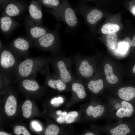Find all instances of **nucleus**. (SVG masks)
Segmentation results:
<instances>
[{"mask_svg": "<svg viewBox=\"0 0 135 135\" xmlns=\"http://www.w3.org/2000/svg\"><path fill=\"white\" fill-rule=\"evenodd\" d=\"M118 46L119 52L122 54L125 53L129 49L128 44L123 42L119 43Z\"/></svg>", "mask_w": 135, "mask_h": 135, "instance_id": "28", "label": "nucleus"}, {"mask_svg": "<svg viewBox=\"0 0 135 135\" xmlns=\"http://www.w3.org/2000/svg\"><path fill=\"white\" fill-rule=\"evenodd\" d=\"M64 99L61 96H60L58 98L55 97L52 98L51 100V104L55 106H58L63 103Z\"/></svg>", "mask_w": 135, "mask_h": 135, "instance_id": "29", "label": "nucleus"}, {"mask_svg": "<svg viewBox=\"0 0 135 135\" xmlns=\"http://www.w3.org/2000/svg\"><path fill=\"white\" fill-rule=\"evenodd\" d=\"M104 110V106L101 105H98L95 107L89 106L86 110V112L88 116L92 115L94 118H96L102 115Z\"/></svg>", "mask_w": 135, "mask_h": 135, "instance_id": "15", "label": "nucleus"}, {"mask_svg": "<svg viewBox=\"0 0 135 135\" xmlns=\"http://www.w3.org/2000/svg\"><path fill=\"white\" fill-rule=\"evenodd\" d=\"M22 8L18 3L13 2H9L6 4L4 8L5 15L10 17L17 16L21 13Z\"/></svg>", "mask_w": 135, "mask_h": 135, "instance_id": "7", "label": "nucleus"}, {"mask_svg": "<svg viewBox=\"0 0 135 135\" xmlns=\"http://www.w3.org/2000/svg\"><path fill=\"white\" fill-rule=\"evenodd\" d=\"M88 87L89 90L95 94H97L102 90L104 87L102 80L99 79L96 80H91L88 84Z\"/></svg>", "mask_w": 135, "mask_h": 135, "instance_id": "17", "label": "nucleus"}, {"mask_svg": "<svg viewBox=\"0 0 135 135\" xmlns=\"http://www.w3.org/2000/svg\"><path fill=\"white\" fill-rule=\"evenodd\" d=\"M31 125L32 128L35 130L38 131H40L42 130V126L37 122L34 121L32 122Z\"/></svg>", "mask_w": 135, "mask_h": 135, "instance_id": "31", "label": "nucleus"}, {"mask_svg": "<svg viewBox=\"0 0 135 135\" xmlns=\"http://www.w3.org/2000/svg\"><path fill=\"white\" fill-rule=\"evenodd\" d=\"M66 59V58L61 57L57 63L60 79L66 84L71 82L72 80V75L68 70L65 62Z\"/></svg>", "mask_w": 135, "mask_h": 135, "instance_id": "4", "label": "nucleus"}, {"mask_svg": "<svg viewBox=\"0 0 135 135\" xmlns=\"http://www.w3.org/2000/svg\"><path fill=\"white\" fill-rule=\"evenodd\" d=\"M131 11L135 16V5L133 6L132 10Z\"/></svg>", "mask_w": 135, "mask_h": 135, "instance_id": "37", "label": "nucleus"}, {"mask_svg": "<svg viewBox=\"0 0 135 135\" xmlns=\"http://www.w3.org/2000/svg\"><path fill=\"white\" fill-rule=\"evenodd\" d=\"M122 107L117 110L116 115L118 117L123 118L130 117L132 115L133 111L132 105L130 103L125 101L121 102Z\"/></svg>", "mask_w": 135, "mask_h": 135, "instance_id": "11", "label": "nucleus"}, {"mask_svg": "<svg viewBox=\"0 0 135 135\" xmlns=\"http://www.w3.org/2000/svg\"><path fill=\"white\" fill-rule=\"evenodd\" d=\"M131 46L135 47V34L133 37L132 40V41Z\"/></svg>", "mask_w": 135, "mask_h": 135, "instance_id": "34", "label": "nucleus"}, {"mask_svg": "<svg viewBox=\"0 0 135 135\" xmlns=\"http://www.w3.org/2000/svg\"><path fill=\"white\" fill-rule=\"evenodd\" d=\"M106 39L108 45L111 50L114 49L116 48L117 36L115 33L108 34L106 37Z\"/></svg>", "mask_w": 135, "mask_h": 135, "instance_id": "24", "label": "nucleus"}, {"mask_svg": "<svg viewBox=\"0 0 135 135\" xmlns=\"http://www.w3.org/2000/svg\"><path fill=\"white\" fill-rule=\"evenodd\" d=\"M60 116L56 119L57 122L60 123H62L65 121V118L66 116H64L60 115Z\"/></svg>", "mask_w": 135, "mask_h": 135, "instance_id": "32", "label": "nucleus"}, {"mask_svg": "<svg viewBox=\"0 0 135 135\" xmlns=\"http://www.w3.org/2000/svg\"><path fill=\"white\" fill-rule=\"evenodd\" d=\"M120 29L118 24L112 23H107L104 25L102 27L101 31L105 34L116 33Z\"/></svg>", "mask_w": 135, "mask_h": 135, "instance_id": "22", "label": "nucleus"}, {"mask_svg": "<svg viewBox=\"0 0 135 135\" xmlns=\"http://www.w3.org/2000/svg\"><path fill=\"white\" fill-rule=\"evenodd\" d=\"M76 116L71 112H69L66 116L65 122L68 124H70L73 122Z\"/></svg>", "mask_w": 135, "mask_h": 135, "instance_id": "30", "label": "nucleus"}, {"mask_svg": "<svg viewBox=\"0 0 135 135\" xmlns=\"http://www.w3.org/2000/svg\"><path fill=\"white\" fill-rule=\"evenodd\" d=\"M60 25L58 23L53 31H50L37 39L41 47L46 49L54 48L59 51L60 44L59 30Z\"/></svg>", "mask_w": 135, "mask_h": 135, "instance_id": "2", "label": "nucleus"}, {"mask_svg": "<svg viewBox=\"0 0 135 135\" xmlns=\"http://www.w3.org/2000/svg\"><path fill=\"white\" fill-rule=\"evenodd\" d=\"M84 135H96L94 133L90 132H87L85 133Z\"/></svg>", "mask_w": 135, "mask_h": 135, "instance_id": "35", "label": "nucleus"}, {"mask_svg": "<svg viewBox=\"0 0 135 135\" xmlns=\"http://www.w3.org/2000/svg\"><path fill=\"white\" fill-rule=\"evenodd\" d=\"M0 22L1 30L4 33L10 32L15 26L16 24L11 17L6 15L1 17Z\"/></svg>", "mask_w": 135, "mask_h": 135, "instance_id": "9", "label": "nucleus"}, {"mask_svg": "<svg viewBox=\"0 0 135 135\" xmlns=\"http://www.w3.org/2000/svg\"><path fill=\"white\" fill-rule=\"evenodd\" d=\"M61 131L57 125L52 124L49 126L45 130L44 135H60Z\"/></svg>", "mask_w": 135, "mask_h": 135, "instance_id": "26", "label": "nucleus"}, {"mask_svg": "<svg viewBox=\"0 0 135 135\" xmlns=\"http://www.w3.org/2000/svg\"><path fill=\"white\" fill-rule=\"evenodd\" d=\"M14 133L17 135L22 134L24 135H31L26 128L22 126H16L14 130Z\"/></svg>", "mask_w": 135, "mask_h": 135, "instance_id": "27", "label": "nucleus"}, {"mask_svg": "<svg viewBox=\"0 0 135 135\" xmlns=\"http://www.w3.org/2000/svg\"><path fill=\"white\" fill-rule=\"evenodd\" d=\"M72 88L80 98L82 99L86 97V93L85 89L81 84L76 82L73 83L72 85Z\"/></svg>", "mask_w": 135, "mask_h": 135, "instance_id": "20", "label": "nucleus"}, {"mask_svg": "<svg viewBox=\"0 0 135 135\" xmlns=\"http://www.w3.org/2000/svg\"><path fill=\"white\" fill-rule=\"evenodd\" d=\"M118 95L122 99L126 101H129L135 96V88L128 86L122 88L118 90Z\"/></svg>", "mask_w": 135, "mask_h": 135, "instance_id": "13", "label": "nucleus"}, {"mask_svg": "<svg viewBox=\"0 0 135 135\" xmlns=\"http://www.w3.org/2000/svg\"><path fill=\"white\" fill-rule=\"evenodd\" d=\"M76 58L80 61L78 66V71L80 75L82 77L85 78L91 76L93 73V69L88 61L82 59V56L79 54L77 55Z\"/></svg>", "mask_w": 135, "mask_h": 135, "instance_id": "5", "label": "nucleus"}, {"mask_svg": "<svg viewBox=\"0 0 135 135\" xmlns=\"http://www.w3.org/2000/svg\"><path fill=\"white\" fill-rule=\"evenodd\" d=\"M62 112V111L60 110H58L56 112V114L59 116L60 114Z\"/></svg>", "mask_w": 135, "mask_h": 135, "instance_id": "39", "label": "nucleus"}, {"mask_svg": "<svg viewBox=\"0 0 135 135\" xmlns=\"http://www.w3.org/2000/svg\"><path fill=\"white\" fill-rule=\"evenodd\" d=\"M123 42L128 44L129 48L131 46L132 41L128 38L126 37L125 38Z\"/></svg>", "mask_w": 135, "mask_h": 135, "instance_id": "33", "label": "nucleus"}, {"mask_svg": "<svg viewBox=\"0 0 135 135\" xmlns=\"http://www.w3.org/2000/svg\"><path fill=\"white\" fill-rule=\"evenodd\" d=\"M62 8L59 21L61 20L66 24L68 30H75L79 22L74 9L72 8L68 0H62Z\"/></svg>", "mask_w": 135, "mask_h": 135, "instance_id": "1", "label": "nucleus"}, {"mask_svg": "<svg viewBox=\"0 0 135 135\" xmlns=\"http://www.w3.org/2000/svg\"><path fill=\"white\" fill-rule=\"evenodd\" d=\"M27 39L22 37L17 38L13 42V45L16 48L22 51L28 50L29 47V43Z\"/></svg>", "mask_w": 135, "mask_h": 135, "instance_id": "19", "label": "nucleus"}, {"mask_svg": "<svg viewBox=\"0 0 135 135\" xmlns=\"http://www.w3.org/2000/svg\"><path fill=\"white\" fill-rule=\"evenodd\" d=\"M67 114V112H62L60 115L63 116H66Z\"/></svg>", "mask_w": 135, "mask_h": 135, "instance_id": "38", "label": "nucleus"}, {"mask_svg": "<svg viewBox=\"0 0 135 135\" xmlns=\"http://www.w3.org/2000/svg\"><path fill=\"white\" fill-rule=\"evenodd\" d=\"M17 101L15 97L10 95L8 98L5 106L6 113L8 116H11L15 113L16 108Z\"/></svg>", "mask_w": 135, "mask_h": 135, "instance_id": "14", "label": "nucleus"}, {"mask_svg": "<svg viewBox=\"0 0 135 135\" xmlns=\"http://www.w3.org/2000/svg\"><path fill=\"white\" fill-rule=\"evenodd\" d=\"M0 135H11L4 132H0Z\"/></svg>", "mask_w": 135, "mask_h": 135, "instance_id": "36", "label": "nucleus"}, {"mask_svg": "<svg viewBox=\"0 0 135 135\" xmlns=\"http://www.w3.org/2000/svg\"><path fill=\"white\" fill-rule=\"evenodd\" d=\"M48 86L51 88L54 89H58L60 91L64 90L66 87V83L60 79H50L48 80Z\"/></svg>", "mask_w": 135, "mask_h": 135, "instance_id": "21", "label": "nucleus"}, {"mask_svg": "<svg viewBox=\"0 0 135 135\" xmlns=\"http://www.w3.org/2000/svg\"><path fill=\"white\" fill-rule=\"evenodd\" d=\"M15 62V59L12 54L8 50H4L1 53L0 63L2 66L7 68L13 66Z\"/></svg>", "mask_w": 135, "mask_h": 135, "instance_id": "8", "label": "nucleus"}, {"mask_svg": "<svg viewBox=\"0 0 135 135\" xmlns=\"http://www.w3.org/2000/svg\"><path fill=\"white\" fill-rule=\"evenodd\" d=\"M130 131V129L127 125L121 124L111 129L110 132L112 135H126Z\"/></svg>", "mask_w": 135, "mask_h": 135, "instance_id": "18", "label": "nucleus"}, {"mask_svg": "<svg viewBox=\"0 0 135 135\" xmlns=\"http://www.w3.org/2000/svg\"><path fill=\"white\" fill-rule=\"evenodd\" d=\"M28 11L31 18L36 22H39L40 24L42 21V14L40 6L35 1H32L28 8Z\"/></svg>", "mask_w": 135, "mask_h": 135, "instance_id": "6", "label": "nucleus"}, {"mask_svg": "<svg viewBox=\"0 0 135 135\" xmlns=\"http://www.w3.org/2000/svg\"><path fill=\"white\" fill-rule=\"evenodd\" d=\"M32 103L29 100H26L22 106L23 116L26 118H29L32 113Z\"/></svg>", "mask_w": 135, "mask_h": 135, "instance_id": "25", "label": "nucleus"}, {"mask_svg": "<svg viewBox=\"0 0 135 135\" xmlns=\"http://www.w3.org/2000/svg\"><path fill=\"white\" fill-rule=\"evenodd\" d=\"M28 31L30 36L34 39H37L49 32L46 28L37 25L30 26Z\"/></svg>", "mask_w": 135, "mask_h": 135, "instance_id": "10", "label": "nucleus"}, {"mask_svg": "<svg viewBox=\"0 0 135 135\" xmlns=\"http://www.w3.org/2000/svg\"><path fill=\"white\" fill-rule=\"evenodd\" d=\"M133 72L135 74V65L133 68Z\"/></svg>", "mask_w": 135, "mask_h": 135, "instance_id": "40", "label": "nucleus"}, {"mask_svg": "<svg viewBox=\"0 0 135 135\" xmlns=\"http://www.w3.org/2000/svg\"><path fill=\"white\" fill-rule=\"evenodd\" d=\"M104 72L106 75V80L109 83L114 84L118 82V78L113 74L112 68L109 64H106L105 65Z\"/></svg>", "mask_w": 135, "mask_h": 135, "instance_id": "16", "label": "nucleus"}, {"mask_svg": "<svg viewBox=\"0 0 135 135\" xmlns=\"http://www.w3.org/2000/svg\"><path fill=\"white\" fill-rule=\"evenodd\" d=\"M76 14L83 16L86 21L91 25H94L100 20L103 16L102 12L97 9H93L87 12L78 6L74 9Z\"/></svg>", "mask_w": 135, "mask_h": 135, "instance_id": "3", "label": "nucleus"}, {"mask_svg": "<svg viewBox=\"0 0 135 135\" xmlns=\"http://www.w3.org/2000/svg\"><path fill=\"white\" fill-rule=\"evenodd\" d=\"M22 84L26 89L30 91H36L39 88L38 84L35 81L28 79L23 80Z\"/></svg>", "mask_w": 135, "mask_h": 135, "instance_id": "23", "label": "nucleus"}, {"mask_svg": "<svg viewBox=\"0 0 135 135\" xmlns=\"http://www.w3.org/2000/svg\"><path fill=\"white\" fill-rule=\"evenodd\" d=\"M33 64L32 60L30 58L22 62L18 67V72L20 75L24 77L29 75L32 71Z\"/></svg>", "mask_w": 135, "mask_h": 135, "instance_id": "12", "label": "nucleus"}]
</instances>
